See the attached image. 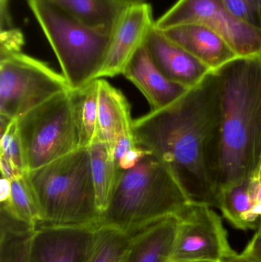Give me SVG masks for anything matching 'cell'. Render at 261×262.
Returning a JSON list of instances; mask_svg holds the SVG:
<instances>
[{"mask_svg": "<svg viewBox=\"0 0 261 262\" xmlns=\"http://www.w3.org/2000/svg\"><path fill=\"white\" fill-rule=\"evenodd\" d=\"M220 123L219 81L211 71L173 104L133 121L136 146L170 168L192 202L218 207L212 175Z\"/></svg>", "mask_w": 261, "mask_h": 262, "instance_id": "obj_1", "label": "cell"}, {"mask_svg": "<svg viewBox=\"0 0 261 262\" xmlns=\"http://www.w3.org/2000/svg\"><path fill=\"white\" fill-rule=\"evenodd\" d=\"M220 123L212 181L217 196L254 177L261 163V55L237 57L214 70Z\"/></svg>", "mask_w": 261, "mask_h": 262, "instance_id": "obj_2", "label": "cell"}, {"mask_svg": "<svg viewBox=\"0 0 261 262\" xmlns=\"http://www.w3.org/2000/svg\"><path fill=\"white\" fill-rule=\"evenodd\" d=\"M191 202L168 166L149 152L134 167L122 171L100 226L136 233L179 215Z\"/></svg>", "mask_w": 261, "mask_h": 262, "instance_id": "obj_3", "label": "cell"}, {"mask_svg": "<svg viewBox=\"0 0 261 262\" xmlns=\"http://www.w3.org/2000/svg\"><path fill=\"white\" fill-rule=\"evenodd\" d=\"M24 177L38 209L37 224L100 226L101 213L97 205L88 148H78L45 166L26 171Z\"/></svg>", "mask_w": 261, "mask_h": 262, "instance_id": "obj_4", "label": "cell"}, {"mask_svg": "<svg viewBox=\"0 0 261 262\" xmlns=\"http://www.w3.org/2000/svg\"><path fill=\"white\" fill-rule=\"evenodd\" d=\"M70 90L97 80L113 34L86 26L47 0H27Z\"/></svg>", "mask_w": 261, "mask_h": 262, "instance_id": "obj_5", "label": "cell"}, {"mask_svg": "<svg viewBox=\"0 0 261 262\" xmlns=\"http://www.w3.org/2000/svg\"><path fill=\"white\" fill-rule=\"evenodd\" d=\"M26 171L34 170L79 148L72 90L61 92L16 119Z\"/></svg>", "mask_w": 261, "mask_h": 262, "instance_id": "obj_6", "label": "cell"}, {"mask_svg": "<svg viewBox=\"0 0 261 262\" xmlns=\"http://www.w3.org/2000/svg\"><path fill=\"white\" fill-rule=\"evenodd\" d=\"M68 90L64 75L44 61L21 52L0 60V115L9 119Z\"/></svg>", "mask_w": 261, "mask_h": 262, "instance_id": "obj_7", "label": "cell"}, {"mask_svg": "<svg viewBox=\"0 0 261 262\" xmlns=\"http://www.w3.org/2000/svg\"><path fill=\"white\" fill-rule=\"evenodd\" d=\"M184 24L212 29L239 57L261 55V31L238 19L221 0H179L155 21V27L164 31Z\"/></svg>", "mask_w": 261, "mask_h": 262, "instance_id": "obj_8", "label": "cell"}, {"mask_svg": "<svg viewBox=\"0 0 261 262\" xmlns=\"http://www.w3.org/2000/svg\"><path fill=\"white\" fill-rule=\"evenodd\" d=\"M179 217L171 262H223L238 255L222 219L211 206L191 202Z\"/></svg>", "mask_w": 261, "mask_h": 262, "instance_id": "obj_9", "label": "cell"}, {"mask_svg": "<svg viewBox=\"0 0 261 262\" xmlns=\"http://www.w3.org/2000/svg\"><path fill=\"white\" fill-rule=\"evenodd\" d=\"M98 227L37 224L28 262H87Z\"/></svg>", "mask_w": 261, "mask_h": 262, "instance_id": "obj_10", "label": "cell"}, {"mask_svg": "<svg viewBox=\"0 0 261 262\" xmlns=\"http://www.w3.org/2000/svg\"><path fill=\"white\" fill-rule=\"evenodd\" d=\"M154 26L150 4H130L113 32L110 49L97 79L123 75L130 60L144 46Z\"/></svg>", "mask_w": 261, "mask_h": 262, "instance_id": "obj_11", "label": "cell"}, {"mask_svg": "<svg viewBox=\"0 0 261 262\" xmlns=\"http://www.w3.org/2000/svg\"><path fill=\"white\" fill-rule=\"evenodd\" d=\"M144 47L159 72L172 82L185 89L196 87L212 71L169 39L155 26L149 34Z\"/></svg>", "mask_w": 261, "mask_h": 262, "instance_id": "obj_12", "label": "cell"}, {"mask_svg": "<svg viewBox=\"0 0 261 262\" xmlns=\"http://www.w3.org/2000/svg\"><path fill=\"white\" fill-rule=\"evenodd\" d=\"M162 32L212 71L239 57L217 32L202 25H180Z\"/></svg>", "mask_w": 261, "mask_h": 262, "instance_id": "obj_13", "label": "cell"}, {"mask_svg": "<svg viewBox=\"0 0 261 262\" xmlns=\"http://www.w3.org/2000/svg\"><path fill=\"white\" fill-rule=\"evenodd\" d=\"M123 75L142 92L152 111L167 107L189 90L167 79L155 66L144 46L130 60Z\"/></svg>", "mask_w": 261, "mask_h": 262, "instance_id": "obj_14", "label": "cell"}, {"mask_svg": "<svg viewBox=\"0 0 261 262\" xmlns=\"http://www.w3.org/2000/svg\"><path fill=\"white\" fill-rule=\"evenodd\" d=\"M179 215L161 219L135 234L125 262H171Z\"/></svg>", "mask_w": 261, "mask_h": 262, "instance_id": "obj_15", "label": "cell"}, {"mask_svg": "<svg viewBox=\"0 0 261 262\" xmlns=\"http://www.w3.org/2000/svg\"><path fill=\"white\" fill-rule=\"evenodd\" d=\"M97 137L113 149L123 132L133 133L130 106L124 94L104 79H98Z\"/></svg>", "mask_w": 261, "mask_h": 262, "instance_id": "obj_16", "label": "cell"}, {"mask_svg": "<svg viewBox=\"0 0 261 262\" xmlns=\"http://www.w3.org/2000/svg\"><path fill=\"white\" fill-rule=\"evenodd\" d=\"M81 23L113 34L130 4L125 0H47Z\"/></svg>", "mask_w": 261, "mask_h": 262, "instance_id": "obj_17", "label": "cell"}, {"mask_svg": "<svg viewBox=\"0 0 261 262\" xmlns=\"http://www.w3.org/2000/svg\"><path fill=\"white\" fill-rule=\"evenodd\" d=\"M90 169L94 186L97 205L102 214L113 195L122 169L112 154V149L105 142L96 137L88 147Z\"/></svg>", "mask_w": 261, "mask_h": 262, "instance_id": "obj_18", "label": "cell"}, {"mask_svg": "<svg viewBox=\"0 0 261 262\" xmlns=\"http://www.w3.org/2000/svg\"><path fill=\"white\" fill-rule=\"evenodd\" d=\"M35 226L15 216L7 206L0 208V262H28Z\"/></svg>", "mask_w": 261, "mask_h": 262, "instance_id": "obj_19", "label": "cell"}, {"mask_svg": "<svg viewBox=\"0 0 261 262\" xmlns=\"http://www.w3.org/2000/svg\"><path fill=\"white\" fill-rule=\"evenodd\" d=\"M254 207L251 178L220 191L218 209L225 220L239 230H257V223L253 220Z\"/></svg>", "mask_w": 261, "mask_h": 262, "instance_id": "obj_20", "label": "cell"}, {"mask_svg": "<svg viewBox=\"0 0 261 262\" xmlns=\"http://www.w3.org/2000/svg\"><path fill=\"white\" fill-rule=\"evenodd\" d=\"M72 98L79 148H88L98 134V79L78 90H72Z\"/></svg>", "mask_w": 261, "mask_h": 262, "instance_id": "obj_21", "label": "cell"}, {"mask_svg": "<svg viewBox=\"0 0 261 262\" xmlns=\"http://www.w3.org/2000/svg\"><path fill=\"white\" fill-rule=\"evenodd\" d=\"M135 234L111 226H98L87 262L124 261Z\"/></svg>", "mask_w": 261, "mask_h": 262, "instance_id": "obj_22", "label": "cell"}, {"mask_svg": "<svg viewBox=\"0 0 261 262\" xmlns=\"http://www.w3.org/2000/svg\"><path fill=\"white\" fill-rule=\"evenodd\" d=\"M1 204L7 206L15 216L35 227L39 222L38 209L24 175L10 181L9 200Z\"/></svg>", "mask_w": 261, "mask_h": 262, "instance_id": "obj_23", "label": "cell"}, {"mask_svg": "<svg viewBox=\"0 0 261 262\" xmlns=\"http://www.w3.org/2000/svg\"><path fill=\"white\" fill-rule=\"evenodd\" d=\"M1 157L9 160L20 172H26L22 146L17 128L16 120H13L6 130L1 133Z\"/></svg>", "mask_w": 261, "mask_h": 262, "instance_id": "obj_24", "label": "cell"}, {"mask_svg": "<svg viewBox=\"0 0 261 262\" xmlns=\"http://www.w3.org/2000/svg\"><path fill=\"white\" fill-rule=\"evenodd\" d=\"M238 19L261 31V0H221Z\"/></svg>", "mask_w": 261, "mask_h": 262, "instance_id": "obj_25", "label": "cell"}, {"mask_svg": "<svg viewBox=\"0 0 261 262\" xmlns=\"http://www.w3.org/2000/svg\"><path fill=\"white\" fill-rule=\"evenodd\" d=\"M24 36L18 29L2 31L0 60L21 52V48L24 46Z\"/></svg>", "mask_w": 261, "mask_h": 262, "instance_id": "obj_26", "label": "cell"}, {"mask_svg": "<svg viewBox=\"0 0 261 262\" xmlns=\"http://www.w3.org/2000/svg\"><path fill=\"white\" fill-rule=\"evenodd\" d=\"M136 146H137L135 142L133 132H123L118 137L117 140L112 149V154H113V159H114L116 164L118 165L121 159L129 150Z\"/></svg>", "mask_w": 261, "mask_h": 262, "instance_id": "obj_27", "label": "cell"}, {"mask_svg": "<svg viewBox=\"0 0 261 262\" xmlns=\"http://www.w3.org/2000/svg\"><path fill=\"white\" fill-rule=\"evenodd\" d=\"M149 151L142 149L139 146L133 148L129 150L125 155L124 156L121 161L118 163V166L122 170H127L134 167L147 154H148Z\"/></svg>", "mask_w": 261, "mask_h": 262, "instance_id": "obj_28", "label": "cell"}, {"mask_svg": "<svg viewBox=\"0 0 261 262\" xmlns=\"http://www.w3.org/2000/svg\"><path fill=\"white\" fill-rule=\"evenodd\" d=\"M241 255L256 262H261V233L256 232Z\"/></svg>", "mask_w": 261, "mask_h": 262, "instance_id": "obj_29", "label": "cell"}, {"mask_svg": "<svg viewBox=\"0 0 261 262\" xmlns=\"http://www.w3.org/2000/svg\"><path fill=\"white\" fill-rule=\"evenodd\" d=\"M0 166H1L2 177L12 181L14 179L22 177L25 173L18 171L15 166L7 159L0 156Z\"/></svg>", "mask_w": 261, "mask_h": 262, "instance_id": "obj_30", "label": "cell"}, {"mask_svg": "<svg viewBox=\"0 0 261 262\" xmlns=\"http://www.w3.org/2000/svg\"><path fill=\"white\" fill-rule=\"evenodd\" d=\"M0 201L5 203L9 198L10 194V181L7 179L2 177L1 184H0Z\"/></svg>", "mask_w": 261, "mask_h": 262, "instance_id": "obj_31", "label": "cell"}, {"mask_svg": "<svg viewBox=\"0 0 261 262\" xmlns=\"http://www.w3.org/2000/svg\"><path fill=\"white\" fill-rule=\"evenodd\" d=\"M237 259L239 260V262H256L253 261V260L250 259V258L243 256V255H241V254L238 255Z\"/></svg>", "mask_w": 261, "mask_h": 262, "instance_id": "obj_32", "label": "cell"}, {"mask_svg": "<svg viewBox=\"0 0 261 262\" xmlns=\"http://www.w3.org/2000/svg\"><path fill=\"white\" fill-rule=\"evenodd\" d=\"M129 4H137V3H144L145 0H125Z\"/></svg>", "mask_w": 261, "mask_h": 262, "instance_id": "obj_33", "label": "cell"}, {"mask_svg": "<svg viewBox=\"0 0 261 262\" xmlns=\"http://www.w3.org/2000/svg\"><path fill=\"white\" fill-rule=\"evenodd\" d=\"M239 255V253H238ZM238 255H236L235 256L233 257V258H230V259L226 260V261L223 262H239V260L237 259Z\"/></svg>", "mask_w": 261, "mask_h": 262, "instance_id": "obj_34", "label": "cell"}, {"mask_svg": "<svg viewBox=\"0 0 261 262\" xmlns=\"http://www.w3.org/2000/svg\"><path fill=\"white\" fill-rule=\"evenodd\" d=\"M254 177H256L257 178L260 179L261 180V163L260 165V167H259L258 171H257V173H256Z\"/></svg>", "mask_w": 261, "mask_h": 262, "instance_id": "obj_35", "label": "cell"}, {"mask_svg": "<svg viewBox=\"0 0 261 262\" xmlns=\"http://www.w3.org/2000/svg\"><path fill=\"white\" fill-rule=\"evenodd\" d=\"M256 232H258L261 233V217L260 220H259L258 225H257V230H256Z\"/></svg>", "mask_w": 261, "mask_h": 262, "instance_id": "obj_36", "label": "cell"}, {"mask_svg": "<svg viewBox=\"0 0 261 262\" xmlns=\"http://www.w3.org/2000/svg\"><path fill=\"white\" fill-rule=\"evenodd\" d=\"M185 262H221V261H185Z\"/></svg>", "mask_w": 261, "mask_h": 262, "instance_id": "obj_37", "label": "cell"}, {"mask_svg": "<svg viewBox=\"0 0 261 262\" xmlns=\"http://www.w3.org/2000/svg\"><path fill=\"white\" fill-rule=\"evenodd\" d=\"M123 262H125V259H124V261H123Z\"/></svg>", "mask_w": 261, "mask_h": 262, "instance_id": "obj_38", "label": "cell"}]
</instances>
